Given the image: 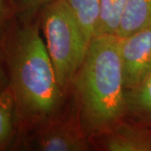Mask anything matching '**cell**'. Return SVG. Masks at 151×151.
Wrapping results in <instances>:
<instances>
[{
	"instance_id": "1",
	"label": "cell",
	"mask_w": 151,
	"mask_h": 151,
	"mask_svg": "<svg viewBox=\"0 0 151 151\" xmlns=\"http://www.w3.org/2000/svg\"><path fill=\"white\" fill-rule=\"evenodd\" d=\"M120 38H92L74 77L81 125L89 133H103L127 113L120 57Z\"/></svg>"
},
{
	"instance_id": "2",
	"label": "cell",
	"mask_w": 151,
	"mask_h": 151,
	"mask_svg": "<svg viewBox=\"0 0 151 151\" xmlns=\"http://www.w3.org/2000/svg\"><path fill=\"white\" fill-rule=\"evenodd\" d=\"M8 65L18 111L29 119L50 118L59 107L63 89L38 26L27 24L14 33Z\"/></svg>"
},
{
	"instance_id": "3",
	"label": "cell",
	"mask_w": 151,
	"mask_h": 151,
	"mask_svg": "<svg viewBox=\"0 0 151 151\" xmlns=\"http://www.w3.org/2000/svg\"><path fill=\"white\" fill-rule=\"evenodd\" d=\"M42 29L57 81L64 89L74 80L90 43L65 0H52L45 6Z\"/></svg>"
},
{
	"instance_id": "4",
	"label": "cell",
	"mask_w": 151,
	"mask_h": 151,
	"mask_svg": "<svg viewBox=\"0 0 151 151\" xmlns=\"http://www.w3.org/2000/svg\"><path fill=\"white\" fill-rule=\"evenodd\" d=\"M119 49L124 88H134L151 76V25L120 38Z\"/></svg>"
},
{
	"instance_id": "5",
	"label": "cell",
	"mask_w": 151,
	"mask_h": 151,
	"mask_svg": "<svg viewBox=\"0 0 151 151\" xmlns=\"http://www.w3.org/2000/svg\"><path fill=\"white\" fill-rule=\"evenodd\" d=\"M30 144L34 150L39 151H86L91 148L82 126L70 121H55L45 125Z\"/></svg>"
},
{
	"instance_id": "6",
	"label": "cell",
	"mask_w": 151,
	"mask_h": 151,
	"mask_svg": "<svg viewBox=\"0 0 151 151\" xmlns=\"http://www.w3.org/2000/svg\"><path fill=\"white\" fill-rule=\"evenodd\" d=\"M101 147L109 151H151V125L122 120L102 133Z\"/></svg>"
},
{
	"instance_id": "7",
	"label": "cell",
	"mask_w": 151,
	"mask_h": 151,
	"mask_svg": "<svg viewBox=\"0 0 151 151\" xmlns=\"http://www.w3.org/2000/svg\"><path fill=\"white\" fill-rule=\"evenodd\" d=\"M151 25V0H128L117 35L129 36Z\"/></svg>"
},
{
	"instance_id": "8",
	"label": "cell",
	"mask_w": 151,
	"mask_h": 151,
	"mask_svg": "<svg viewBox=\"0 0 151 151\" xmlns=\"http://www.w3.org/2000/svg\"><path fill=\"white\" fill-rule=\"evenodd\" d=\"M127 113L133 119L151 125V76L134 88L125 90Z\"/></svg>"
},
{
	"instance_id": "9",
	"label": "cell",
	"mask_w": 151,
	"mask_h": 151,
	"mask_svg": "<svg viewBox=\"0 0 151 151\" xmlns=\"http://www.w3.org/2000/svg\"><path fill=\"white\" fill-rule=\"evenodd\" d=\"M81 25L86 40L90 43L97 26L100 0H65Z\"/></svg>"
},
{
	"instance_id": "10",
	"label": "cell",
	"mask_w": 151,
	"mask_h": 151,
	"mask_svg": "<svg viewBox=\"0 0 151 151\" xmlns=\"http://www.w3.org/2000/svg\"><path fill=\"white\" fill-rule=\"evenodd\" d=\"M15 99L10 86L0 95V150H4L14 135V114Z\"/></svg>"
},
{
	"instance_id": "11",
	"label": "cell",
	"mask_w": 151,
	"mask_h": 151,
	"mask_svg": "<svg viewBox=\"0 0 151 151\" xmlns=\"http://www.w3.org/2000/svg\"><path fill=\"white\" fill-rule=\"evenodd\" d=\"M128 0H113L112 9L106 24L98 35H117Z\"/></svg>"
},
{
	"instance_id": "12",
	"label": "cell",
	"mask_w": 151,
	"mask_h": 151,
	"mask_svg": "<svg viewBox=\"0 0 151 151\" xmlns=\"http://www.w3.org/2000/svg\"><path fill=\"white\" fill-rule=\"evenodd\" d=\"M52 0H19V9L23 17L30 18L42 6H45Z\"/></svg>"
}]
</instances>
